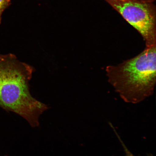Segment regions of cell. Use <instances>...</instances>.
Masks as SVG:
<instances>
[{
    "mask_svg": "<svg viewBox=\"0 0 156 156\" xmlns=\"http://www.w3.org/2000/svg\"><path fill=\"white\" fill-rule=\"evenodd\" d=\"M108 83L126 103H138L153 95L156 82V46L105 69Z\"/></svg>",
    "mask_w": 156,
    "mask_h": 156,
    "instance_id": "2",
    "label": "cell"
},
{
    "mask_svg": "<svg viewBox=\"0 0 156 156\" xmlns=\"http://www.w3.org/2000/svg\"><path fill=\"white\" fill-rule=\"evenodd\" d=\"M138 31L146 47L156 46V9L152 2L105 0Z\"/></svg>",
    "mask_w": 156,
    "mask_h": 156,
    "instance_id": "3",
    "label": "cell"
},
{
    "mask_svg": "<svg viewBox=\"0 0 156 156\" xmlns=\"http://www.w3.org/2000/svg\"><path fill=\"white\" fill-rule=\"evenodd\" d=\"M111 127L112 128L113 130H114L115 133L116 134L117 138H118V139L119 140V141L121 144L123 149H124L125 153L126 156H135L133 154L132 152L130 151V150L128 149V148L127 147V146L125 145V144L123 141L121 139V138L120 137L119 135L118 132H117L116 131V130L115 129L114 126H111ZM147 156H153V155L151 154H148Z\"/></svg>",
    "mask_w": 156,
    "mask_h": 156,
    "instance_id": "4",
    "label": "cell"
},
{
    "mask_svg": "<svg viewBox=\"0 0 156 156\" xmlns=\"http://www.w3.org/2000/svg\"><path fill=\"white\" fill-rule=\"evenodd\" d=\"M122 1H140L147 2H153L155 0H122Z\"/></svg>",
    "mask_w": 156,
    "mask_h": 156,
    "instance_id": "6",
    "label": "cell"
},
{
    "mask_svg": "<svg viewBox=\"0 0 156 156\" xmlns=\"http://www.w3.org/2000/svg\"><path fill=\"white\" fill-rule=\"evenodd\" d=\"M33 71L14 55H0V107L18 114L35 127L48 107L30 94L29 83Z\"/></svg>",
    "mask_w": 156,
    "mask_h": 156,
    "instance_id": "1",
    "label": "cell"
},
{
    "mask_svg": "<svg viewBox=\"0 0 156 156\" xmlns=\"http://www.w3.org/2000/svg\"><path fill=\"white\" fill-rule=\"evenodd\" d=\"M11 1V0H0V24L1 23L2 15Z\"/></svg>",
    "mask_w": 156,
    "mask_h": 156,
    "instance_id": "5",
    "label": "cell"
}]
</instances>
